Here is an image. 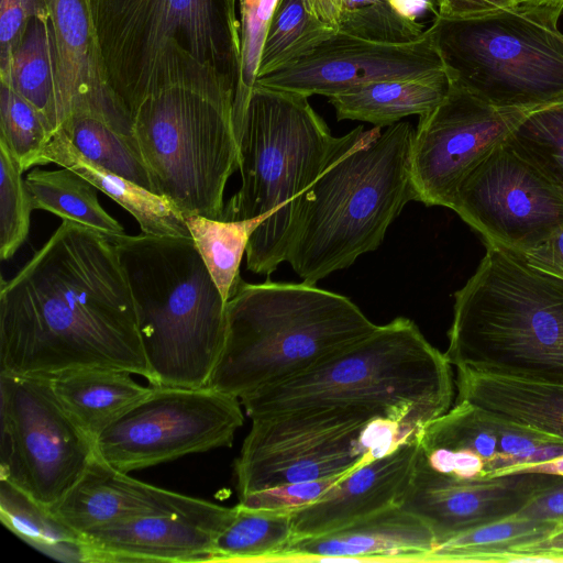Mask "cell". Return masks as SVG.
<instances>
[{
	"label": "cell",
	"mask_w": 563,
	"mask_h": 563,
	"mask_svg": "<svg viewBox=\"0 0 563 563\" xmlns=\"http://www.w3.org/2000/svg\"><path fill=\"white\" fill-rule=\"evenodd\" d=\"M23 172L0 140V258L10 260L24 243L33 210Z\"/></svg>",
	"instance_id": "39"
},
{
	"label": "cell",
	"mask_w": 563,
	"mask_h": 563,
	"mask_svg": "<svg viewBox=\"0 0 563 563\" xmlns=\"http://www.w3.org/2000/svg\"><path fill=\"white\" fill-rule=\"evenodd\" d=\"M207 387L241 398L298 375L375 331L349 297L307 283L238 280Z\"/></svg>",
	"instance_id": "5"
},
{
	"label": "cell",
	"mask_w": 563,
	"mask_h": 563,
	"mask_svg": "<svg viewBox=\"0 0 563 563\" xmlns=\"http://www.w3.org/2000/svg\"><path fill=\"white\" fill-rule=\"evenodd\" d=\"M369 1H372V0H342V2H343L342 8L364 4V3H367Z\"/></svg>",
	"instance_id": "50"
},
{
	"label": "cell",
	"mask_w": 563,
	"mask_h": 563,
	"mask_svg": "<svg viewBox=\"0 0 563 563\" xmlns=\"http://www.w3.org/2000/svg\"><path fill=\"white\" fill-rule=\"evenodd\" d=\"M45 2L56 45L60 129L73 114L88 113L133 137L130 119L104 78L87 0Z\"/></svg>",
	"instance_id": "19"
},
{
	"label": "cell",
	"mask_w": 563,
	"mask_h": 563,
	"mask_svg": "<svg viewBox=\"0 0 563 563\" xmlns=\"http://www.w3.org/2000/svg\"><path fill=\"white\" fill-rule=\"evenodd\" d=\"M523 555L525 562H563V525L543 538L514 551Z\"/></svg>",
	"instance_id": "45"
},
{
	"label": "cell",
	"mask_w": 563,
	"mask_h": 563,
	"mask_svg": "<svg viewBox=\"0 0 563 563\" xmlns=\"http://www.w3.org/2000/svg\"><path fill=\"white\" fill-rule=\"evenodd\" d=\"M515 515L562 526L563 479L538 493Z\"/></svg>",
	"instance_id": "43"
},
{
	"label": "cell",
	"mask_w": 563,
	"mask_h": 563,
	"mask_svg": "<svg viewBox=\"0 0 563 563\" xmlns=\"http://www.w3.org/2000/svg\"><path fill=\"white\" fill-rule=\"evenodd\" d=\"M133 296L152 386L207 387L227 335V302L192 238L108 239Z\"/></svg>",
	"instance_id": "6"
},
{
	"label": "cell",
	"mask_w": 563,
	"mask_h": 563,
	"mask_svg": "<svg viewBox=\"0 0 563 563\" xmlns=\"http://www.w3.org/2000/svg\"><path fill=\"white\" fill-rule=\"evenodd\" d=\"M415 128L358 125L333 150L302 196L288 262L316 285L382 244L387 229L417 195L411 176Z\"/></svg>",
	"instance_id": "2"
},
{
	"label": "cell",
	"mask_w": 563,
	"mask_h": 563,
	"mask_svg": "<svg viewBox=\"0 0 563 563\" xmlns=\"http://www.w3.org/2000/svg\"><path fill=\"white\" fill-rule=\"evenodd\" d=\"M452 81L446 69L422 78L366 84L328 98L336 119L387 128L409 115H422L448 96Z\"/></svg>",
	"instance_id": "27"
},
{
	"label": "cell",
	"mask_w": 563,
	"mask_h": 563,
	"mask_svg": "<svg viewBox=\"0 0 563 563\" xmlns=\"http://www.w3.org/2000/svg\"><path fill=\"white\" fill-rule=\"evenodd\" d=\"M505 142L563 191V99L530 110Z\"/></svg>",
	"instance_id": "36"
},
{
	"label": "cell",
	"mask_w": 563,
	"mask_h": 563,
	"mask_svg": "<svg viewBox=\"0 0 563 563\" xmlns=\"http://www.w3.org/2000/svg\"><path fill=\"white\" fill-rule=\"evenodd\" d=\"M88 159L155 192L148 170L132 136L99 117L76 113L60 129Z\"/></svg>",
	"instance_id": "34"
},
{
	"label": "cell",
	"mask_w": 563,
	"mask_h": 563,
	"mask_svg": "<svg viewBox=\"0 0 563 563\" xmlns=\"http://www.w3.org/2000/svg\"><path fill=\"white\" fill-rule=\"evenodd\" d=\"M236 506L214 517L146 516L85 532L89 563L212 562L218 533Z\"/></svg>",
	"instance_id": "22"
},
{
	"label": "cell",
	"mask_w": 563,
	"mask_h": 563,
	"mask_svg": "<svg viewBox=\"0 0 563 563\" xmlns=\"http://www.w3.org/2000/svg\"><path fill=\"white\" fill-rule=\"evenodd\" d=\"M520 1L521 0H438L435 16L448 19L464 18L511 7Z\"/></svg>",
	"instance_id": "46"
},
{
	"label": "cell",
	"mask_w": 563,
	"mask_h": 563,
	"mask_svg": "<svg viewBox=\"0 0 563 563\" xmlns=\"http://www.w3.org/2000/svg\"><path fill=\"white\" fill-rule=\"evenodd\" d=\"M450 209L485 243L522 254L563 225V191L504 141L463 179Z\"/></svg>",
	"instance_id": "14"
},
{
	"label": "cell",
	"mask_w": 563,
	"mask_h": 563,
	"mask_svg": "<svg viewBox=\"0 0 563 563\" xmlns=\"http://www.w3.org/2000/svg\"><path fill=\"white\" fill-rule=\"evenodd\" d=\"M292 538V512L238 504L234 517L216 537L212 562H271Z\"/></svg>",
	"instance_id": "32"
},
{
	"label": "cell",
	"mask_w": 563,
	"mask_h": 563,
	"mask_svg": "<svg viewBox=\"0 0 563 563\" xmlns=\"http://www.w3.org/2000/svg\"><path fill=\"white\" fill-rule=\"evenodd\" d=\"M418 454L417 439L344 476L318 500L292 514V540L322 536L401 506Z\"/></svg>",
	"instance_id": "21"
},
{
	"label": "cell",
	"mask_w": 563,
	"mask_h": 563,
	"mask_svg": "<svg viewBox=\"0 0 563 563\" xmlns=\"http://www.w3.org/2000/svg\"><path fill=\"white\" fill-rule=\"evenodd\" d=\"M520 2L544 9L563 12V0H521Z\"/></svg>",
	"instance_id": "49"
},
{
	"label": "cell",
	"mask_w": 563,
	"mask_h": 563,
	"mask_svg": "<svg viewBox=\"0 0 563 563\" xmlns=\"http://www.w3.org/2000/svg\"><path fill=\"white\" fill-rule=\"evenodd\" d=\"M278 0H239L240 66L234 96V117L239 132L256 81L260 58Z\"/></svg>",
	"instance_id": "38"
},
{
	"label": "cell",
	"mask_w": 563,
	"mask_h": 563,
	"mask_svg": "<svg viewBox=\"0 0 563 563\" xmlns=\"http://www.w3.org/2000/svg\"><path fill=\"white\" fill-rule=\"evenodd\" d=\"M336 32L309 13L303 0H278L268 24L256 79L289 66Z\"/></svg>",
	"instance_id": "35"
},
{
	"label": "cell",
	"mask_w": 563,
	"mask_h": 563,
	"mask_svg": "<svg viewBox=\"0 0 563 563\" xmlns=\"http://www.w3.org/2000/svg\"><path fill=\"white\" fill-rule=\"evenodd\" d=\"M56 45L48 10L33 16L0 77L29 101L53 132L60 130L56 95Z\"/></svg>",
	"instance_id": "28"
},
{
	"label": "cell",
	"mask_w": 563,
	"mask_h": 563,
	"mask_svg": "<svg viewBox=\"0 0 563 563\" xmlns=\"http://www.w3.org/2000/svg\"><path fill=\"white\" fill-rule=\"evenodd\" d=\"M528 473L547 474L563 477V454L542 462L527 463L504 468L496 475V477L504 475Z\"/></svg>",
	"instance_id": "47"
},
{
	"label": "cell",
	"mask_w": 563,
	"mask_h": 563,
	"mask_svg": "<svg viewBox=\"0 0 563 563\" xmlns=\"http://www.w3.org/2000/svg\"><path fill=\"white\" fill-rule=\"evenodd\" d=\"M428 27L398 14L387 0H372L341 10L338 31L353 36L386 42L411 43L422 38Z\"/></svg>",
	"instance_id": "40"
},
{
	"label": "cell",
	"mask_w": 563,
	"mask_h": 563,
	"mask_svg": "<svg viewBox=\"0 0 563 563\" xmlns=\"http://www.w3.org/2000/svg\"><path fill=\"white\" fill-rule=\"evenodd\" d=\"M87 2L104 78L126 114L157 87L191 74L217 70L236 87L240 21L225 0Z\"/></svg>",
	"instance_id": "8"
},
{
	"label": "cell",
	"mask_w": 563,
	"mask_h": 563,
	"mask_svg": "<svg viewBox=\"0 0 563 563\" xmlns=\"http://www.w3.org/2000/svg\"><path fill=\"white\" fill-rule=\"evenodd\" d=\"M225 2H227V4H228V7H229L230 11H231L234 15L239 16V15H238V10H236V9H239V8H238L239 0H225Z\"/></svg>",
	"instance_id": "51"
},
{
	"label": "cell",
	"mask_w": 563,
	"mask_h": 563,
	"mask_svg": "<svg viewBox=\"0 0 563 563\" xmlns=\"http://www.w3.org/2000/svg\"><path fill=\"white\" fill-rule=\"evenodd\" d=\"M240 398L210 387L152 386L96 439V454L130 473L191 453L231 446L243 426Z\"/></svg>",
	"instance_id": "13"
},
{
	"label": "cell",
	"mask_w": 563,
	"mask_h": 563,
	"mask_svg": "<svg viewBox=\"0 0 563 563\" xmlns=\"http://www.w3.org/2000/svg\"><path fill=\"white\" fill-rule=\"evenodd\" d=\"M562 479L536 473L456 478L434 472L418 454L401 507L420 517L439 543L459 532L515 515L538 493Z\"/></svg>",
	"instance_id": "17"
},
{
	"label": "cell",
	"mask_w": 563,
	"mask_h": 563,
	"mask_svg": "<svg viewBox=\"0 0 563 563\" xmlns=\"http://www.w3.org/2000/svg\"><path fill=\"white\" fill-rule=\"evenodd\" d=\"M390 7L401 16L410 21H417L430 12L435 15L432 0H387Z\"/></svg>",
	"instance_id": "48"
},
{
	"label": "cell",
	"mask_w": 563,
	"mask_h": 563,
	"mask_svg": "<svg viewBox=\"0 0 563 563\" xmlns=\"http://www.w3.org/2000/svg\"><path fill=\"white\" fill-rule=\"evenodd\" d=\"M562 13L522 2L464 18H432L451 81L498 108L563 99Z\"/></svg>",
	"instance_id": "10"
},
{
	"label": "cell",
	"mask_w": 563,
	"mask_h": 563,
	"mask_svg": "<svg viewBox=\"0 0 563 563\" xmlns=\"http://www.w3.org/2000/svg\"><path fill=\"white\" fill-rule=\"evenodd\" d=\"M419 457L434 472L485 479L499 457L497 416L468 401L429 422L418 437Z\"/></svg>",
	"instance_id": "23"
},
{
	"label": "cell",
	"mask_w": 563,
	"mask_h": 563,
	"mask_svg": "<svg viewBox=\"0 0 563 563\" xmlns=\"http://www.w3.org/2000/svg\"><path fill=\"white\" fill-rule=\"evenodd\" d=\"M446 69L432 30L411 43L371 41L334 33L295 63L255 85L327 98L371 82L428 77Z\"/></svg>",
	"instance_id": "16"
},
{
	"label": "cell",
	"mask_w": 563,
	"mask_h": 563,
	"mask_svg": "<svg viewBox=\"0 0 563 563\" xmlns=\"http://www.w3.org/2000/svg\"><path fill=\"white\" fill-rule=\"evenodd\" d=\"M185 220L208 272L228 302L240 279V264L250 239L265 218L225 221L189 214Z\"/></svg>",
	"instance_id": "33"
},
{
	"label": "cell",
	"mask_w": 563,
	"mask_h": 563,
	"mask_svg": "<svg viewBox=\"0 0 563 563\" xmlns=\"http://www.w3.org/2000/svg\"><path fill=\"white\" fill-rule=\"evenodd\" d=\"M235 80L217 70L173 79L129 112L156 194L185 214L222 219L224 189L239 169Z\"/></svg>",
	"instance_id": "9"
},
{
	"label": "cell",
	"mask_w": 563,
	"mask_h": 563,
	"mask_svg": "<svg viewBox=\"0 0 563 563\" xmlns=\"http://www.w3.org/2000/svg\"><path fill=\"white\" fill-rule=\"evenodd\" d=\"M520 255L531 266L563 278V225L541 244Z\"/></svg>",
	"instance_id": "44"
},
{
	"label": "cell",
	"mask_w": 563,
	"mask_h": 563,
	"mask_svg": "<svg viewBox=\"0 0 563 563\" xmlns=\"http://www.w3.org/2000/svg\"><path fill=\"white\" fill-rule=\"evenodd\" d=\"M68 168L106 194L137 221L143 234L191 238L185 214L168 198L117 175L85 157L58 130L46 146L42 165Z\"/></svg>",
	"instance_id": "24"
},
{
	"label": "cell",
	"mask_w": 563,
	"mask_h": 563,
	"mask_svg": "<svg viewBox=\"0 0 563 563\" xmlns=\"http://www.w3.org/2000/svg\"><path fill=\"white\" fill-rule=\"evenodd\" d=\"M432 3H433L434 10H435V15H437V4H438V0H432Z\"/></svg>",
	"instance_id": "52"
},
{
	"label": "cell",
	"mask_w": 563,
	"mask_h": 563,
	"mask_svg": "<svg viewBox=\"0 0 563 563\" xmlns=\"http://www.w3.org/2000/svg\"><path fill=\"white\" fill-rule=\"evenodd\" d=\"M530 110L492 106L452 82L415 129L410 164L417 201L450 208L463 179Z\"/></svg>",
	"instance_id": "15"
},
{
	"label": "cell",
	"mask_w": 563,
	"mask_h": 563,
	"mask_svg": "<svg viewBox=\"0 0 563 563\" xmlns=\"http://www.w3.org/2000/svg\"><path fill=\"white\" fill-rule=\"evenodd\" d=\"M486 247L454 294L445 357L456 368L563 384V278L519 253Z\"/></svg>",
	"instance_id": "3"
},
{
	"label": "cell",
	"mask_w": 563,
	"mask_h": 563,
	"mask_svg": "<svg viewBox=\"0 0 563 563\" xmlns=\"http://www.w3.org/2000/svg\"><path fill=\"white\" fill-rule=\"evenodd\" d=\"M435 544L420 517L396 506L322 536L292 540L271 562H431Z\"/></svg>",
	"instance_id": "20"
},
{
	"label": "cell",
	"mask_w": 563,
	"mask_h": 563,
	"mask_svg": "<svg viewBox=\"0 0 563 563\" xmlns=\"http://www.w3.org/2000/svg\"><path fill=\"white\" fill-rule=\"evenodd\" d=\"M31 206L86 227L107 240L125 234L123 227L100 205L96 187L77 173L35 168L26 175Z\"/></svg>",
	"instance_id": "30"
},
{
	"label": "cell",
	"mask_w": 563,
	"mask_h": 563,
	"mask_svg": "<svg viewBox=\"0 0 563 563\" xmlns=\"http://www.w3.org/2000/svg\"><path fill=\"white\" fill-rule=\"evenodd\" d=\"M554 528L551 522L511 515L437 543L431 562H521L514 551L543 538Z\"/></svg>",
	"instance_id": "31"
},
{
	"label": "cell",
	"mask_w": 563,
	"mask_h": 563,
	"mask_svg": "<svg viewBox=\"0 0 563 563\" xmlns=\"http://www.w3.org/2000/svg\"><path fill=\"white\" fill-rule=\"evenodd\" d=\"M49 509L79 532L146 516L214 517L224 507L141 482L97 454L70 490Z\"/></svg>",
	"instance_id": "18"
},
{
	"label": "cell",
	"mask_w": 563,
	"mask_h": 563,
	"mask_svg": "<svg viewBox=\"0 0 563 563\" xmlns=\"http://www.w3.org/2000/svg\"><path fill=\"white\" fill-rule=\"evenodd\" d=\"M45 11V0H0V77L8 73L12 53L30 20Z\"/></svg>",
	"instance_id": "42"
},
{
	"label": "cell",
	"mask_w": 563,
	"mask_h": 563,
	"mask_svg": "<svg viewBox=\"0 0 563 563\" xmlns=\"http://www.w3.org/2000/svg\"><path fill=\"white\" fill-rule=\"evenodd\" d=\"M455 401L563 438V384L523 380L456 368Z\"/></svg>",
	"instance_id": "25"
},
{
	"label": "cell",
	"mask_w": 563,
	"mask_h": 563,
	"mask_svg": "<svg viewBox=\"0 0 563 563\" xmlns=\"http://www.w3.org/2000/svg\"><path fill=\"white\" fill-rule=\"evenodd\" d=\"M308 97L254 85L239 140L241 187L221 220H265L252 234L246 267L271 275L286 262L300 203L335 143Z\"/></svg>",
	"instance_id": "7"
},
{
	"label": "cell",
	"mask_w": 563,
	"mask_h": 563,
	"mask_svg": "<svg viewBox=\"0 0 563 563\" xmlns=\"http://www.w3.org/2000/svg\"><path fill=\"white\" fill-rule=\"evenodd\" d=\"M96 454L48 377L0 373V479L38 504H57Z\"/></svg>",
	"instance_id": "12"
},
{
	"label": "cell",
	"mask_w": 563,
	"mask_h": 563,
	"mask_svg": "<svg viewBox=\"0 0 563 563\" xmlns=\"http://www.w3.org/2000/svg\"><path fill=\"white\" fill-rule=\"evenodd\" d=\"M347 474L268 487L239 497V504L247 508L294 514L318 500Z\"/></svg>",
	"instance_id": "41"
},
{
	"label": "cell",
	"mask_w": 563,
	"mask_h": 563,
	"mask_svg": "<svg viewBox=\"0 0 563 563\" xmlns=\"http://www.w3.org/2000/svg\"><path fill=\"white\" fill-rule=\"evenodd\" d=\"M421 430L352 405L254 418L234 463L239 497L351 473L417 440Z\"/></svg>",
	"instance_id": "11"
},
{
	"label": "cell",
	"mask_w": 563,
	"mask_h": 563,
	"mask_svg": "<svg viewBox=\"0 0 563 563\" xmlns=\"http://www.w3.org/2000/svg\"><path fill=\"white\" fill-rule=\"evenodd\" d=\"M106 367L148 380L133 296L114 245L63 220L0 284V373L52 377Z\"/></svg>",
	"instance_id": "1"
},
{
	"label": "cell",
	"mask_w": 563,
	"mask_h": 563,
	"mask_svg": "<svg viewBox=\"0 0 563 563\" xmlns=\"http://www.w3.org/2000/svg\"><path fill=\"white\" fill-rule=\"evenodd\" d=\"M451 364L405 317L286 380L240 398L251 418L322 406H362L423 429L454 395Z\"/></svg>",
	"instance_id": "4"
},
{
	"label": "cell",
	"mask_w": 563,
	"mask_h": 563,
	"mask_svg": "<svg viewBox=\"0 0 563 563\" xmlns=\"http://www.w3.org/2000/svg\"><path fill=\"white\" fill-rule=\"evenodd\" d=\"M132 373L115 368L84 367L58 373L52 388L66 412L93 441L152 390Z\"/></svg>",
	"instance_id": "26"
},
{
	"label": "cell",
	"mask_w": 563,
	"mask_h": 563,
	"mask_svg": "<svg viewBox=\"0 0 563 563\" xmlns=\"http://www.w3.org/2000/svg\"><path fill=\"white\" fill-rule=\"evenodd\" d=\"M53 132L41 113L7 84H0V140L24 173L42 165Z\"/></svg>",
	"instance_id": "37"
},
{
	"label": "cell",
	"mask_w": 563,
	"mask_h": 563,
	"mask_svg": "<svg viewBox=\"0 0 563 563\" xmlns=\"http://www.w3.org/2000/svg\"><path fill=\"white\" fill-rule=\"evenodd\" d=\"M0 519L16 537L54 560L89 563L88 540L82 532L4 479H0Z\"/></svg>",
	"instance_id": "29"
}]
</instances>
